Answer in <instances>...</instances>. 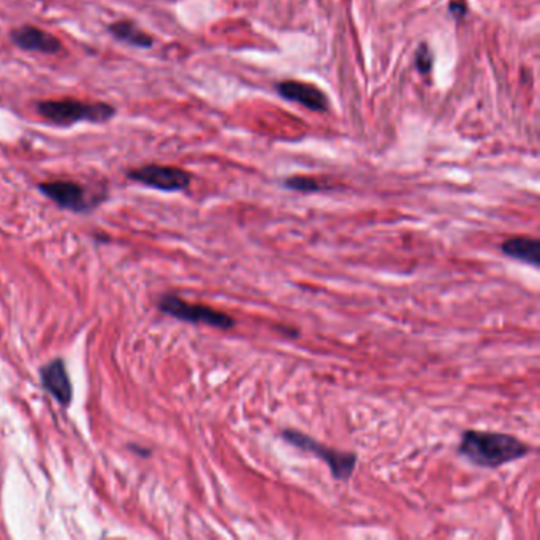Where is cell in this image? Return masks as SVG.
<instances>
[{
	"instance_id": "12",
	"label": "cell",
	"mask_w": 540,
	"mask_h": 540,
	"mask_svg": "<svg viewBox=\"0 0 540 540\" xmlns=\"http://www.w3.org/2000/svg\"><path fill=\"white\" fill-rule=\"evenodd\" d=\"M286 187L296 190V192H304V194H309V192H321L328 189L327 184H323L321 181H317L316 178H307V176H293L286 179Z\"/></svg>"
},
{
	"instance_id": "4",
	"label": "cell",
	"mask_w": 540,
	"mask_h": 540,
	"mask_svg": "<svg viewBox=\"0 0 540 540\" xmlns=\"http://www.w3.org/2000/svg\"><path fill=\"white\" fill-rule=\"evenodd\" d=\"M159 307L162 312L168 314L178 321L190 323H203L217 330H233L236 327L235 317L230 314L214 309V307L200 303H189L178 295L162 296Z\"/></svg>"
},
{
	"instance_id": "3",
	"label": "cell",
	"mask_w": 540,
	"mask_h": 540,
	"mask_svg": "<svg viewBox=\"0 0 540 540\" xmlns=\"http://www.w3.org/2000/svg\"><path fill=\"white\" fill-rule=\"evenodd\" d=\"M281 438L295 449L311 453L318 460H322L330 469L331 477L338 481H347L352 479L357 469L358 455L355 452H344L334 447L318 442L316 438L295 428H284Z\"/></svg>"
},
{
	"instance_id": "9",
	"label": "cell",
	"mask_w": 540,
	"mask_h": 540,
	"mask_svg": "<svg viewBox=\"0 0 540 540\" xmlns=\"http://www.w3.org/2000/svg\"><path fill=\"white\" fill-rule=\"evenodd\" d=\"M42 382L46 390L59 403L68 404L72 401V382L61 360H54L42 369Z\"/></svg>"
},
{
	"instance_id": "10",
	"label": "cell",
	"mask_w": 540,
	"mask_h": 540,
	"mask_svg": "<svg viewBox=\"0 0 540 540\" xmlns=\"http://www.w3.org/2000/svg\"><path fill=\"white\" fill-rule=\"evenodd\" d=\"M279 92H281L282 97L304 105V107L314 109V111H322V109H325V105H327V98L317 87L298 83V81H286V83L279 84Z\"/></svg>"
},
{
	"instance_id": "2",
	"label": "cell",
	"mask_w": 540,
	"mask_h": 540,
	"mask_svg": "<svg viewBox=\"0 0 540 540\" xmlns=\"http://www.w3.org/2000/svg\"><path fill=\"white\" fill-rule=\"evenodd\" d=\"M35 109L51 124L59 127H70L77 122H102L111 121L116 116L113 105L105 102H84L78 98H48L35 103Z\"/></svg>"
},
{
	"instance_id": "7",
	"label": "cell",
	"mask_w": 540,
	"mask_h": 540,
	"mask_svg": "<svg viewBox=\"0 0 540 540\" xmlns=\"http://www.w3.org/2000/svg\"><path fill=\"white\" fill-rule=\"evenodd\" d=\"M11 43L22 51L43 52V54H57L63 46L56 35L43 31L37 26L24 24L10 32Z\"/></svg>"
},
{
	"instance_id": "6",
	"label": "cell",
	"mask_w": 540,
	"mask_h": 540,
	"mask_svg": "<svg viewBox=\"0 0 540 540\" xmlns=\"http://www.w3.org/2000/svg\"><path fill=\"white\" fill-rule=\"evenodd\" d=\"M38 190L57 206L73 213H84L94 208L98 201L92 200L86 187L73 181H49L38 184Z\"/></svg>"
},
{
	"instance_id": "5",
	"label": "cell",
	"mask_w": 540,
	"mask_h": 540,
	"mask_svg": "<svg viewBox=\"0 0 540 540\" xmlns=\"http://www.w3.org/2000/svg\"><path fill=\"white\" fill-rule=\"evenodd\" d=\"M130 181L139 183L148 187H153L162 192H179L187 189L192 183L190 174L183 168L171 165L148 164L138 168H133L127 173Z\"/></svg>"
},
{
	"instance_id": "11",
	"label": "cell",
	"mask_w": 540,
	"mask_h": 540,
	"mask_svg": "<svg viewBox=\"0 0 540 540\" xmlns=\"http://www.w3.org/2000/svg\"><path fill=\"white\" fill-rule=\"evenodd\" d=\"M108 32L111 33L113 38L130 46H135V48L148 49V48H153L154 45V38L151 37L149 33L141 31V29L130 20H121V21L111 22V24H108Z\"/></svg>"
},
{
	"instance_id": "8",
	"label": "cell",
	"mask_w": 540,
	"mask_h": 540,
	"mask_svg": "<svg viewBox=\"0 0 540 540\" xmlns=\"http://www.w3.org/2000/svg\"><path fill=\"white\" fill-rule=\"evenodd\" d=\"M499 251L505 257L531 265L534 268H539L540 265V241L537 238L526 235L510 236L499 244Z\"/></svg>"
},
{
	"instance_id": "1",
	"label": "cell",
	"mask_w": 540,
	"mask_h": 540,
	"mask_svg": "<svg viewBox=\"0 0 540 540\" xmlns=\"http://www.w3.org/2000/svg\"><path fill=\"white\" fill-rule=\"evenodd\" d=\"M531 445L514 434L466 429L463 431L458 453L474 466L497 469L523 460L531 453Z\"/></svg>"
}]
</instances>
